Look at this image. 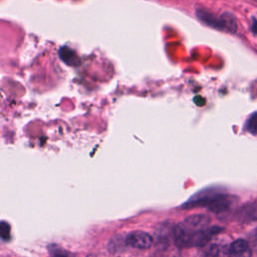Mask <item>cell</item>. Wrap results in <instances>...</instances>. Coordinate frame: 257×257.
Here are the masks:
<instances>
[{"label": "cell", "mask_w": 257, "mask_h": 257, "mask_svg": "<svg viewBox=\"0 0 257 257\" xmlns=\"http://www.w3.org/2000/svg\"><path fill=\"white\" fill-rule=\"evenodd\" d=\"M235 199L228 195H216L211 198L203 200V205H206L210 210L214 212H222L230 208L235 202Z\"/></svg>", "instance_id": "3"}, {"label": "cell", "mask_w": 257, "mask_h": 257, "mask_svg": "<svg viewBox=\"0 0 257 257\" xmlns=\"http://www.w3.org/2000/svg\"><path fill=\"white\" fill-rule=\"evenodd\" d=\"M216 230L210 227V219L207 216L193 215L174 228L173 236L180 248L202 247L213 238Z\"/></svg>", "instance_id": "1"}, {"label": "cell", "mask_w": 257, "mask_h": 257, "mask_svg": "<svg viewBox=\"0 0 257 257\" xmlns=\"http://www.w3.org/2000/svg\"><path fill=\"white\" fill-rule=\"evenodd\" d=\"M197 257H229V246L220 239H211L202 246Z\"/></svg>", "instance_id": "2"}, {"label": "cell", "mask_w": 257, "mask_h": 257, "mask_svg": "<svg viewBox=\"0 0 257 257\" xmlns=\"http://www.w3.org/2000/svg\"><path fill=\"white\" fill-rule=\"evenodd\" d=\"M177 245H172V244H162L159 246L156 251L154 252L152 257H182L181 251Z\"/></svg>", "instance_id": "7"}, {"label": "cell", "mask_w": 257, "mask_h": 257, "mask_svg": "<svg viewBox=\"0 0 257 257\" xmlns=\"http://www.w3.org/2000/svg\"><path fill=\"white\" fill-rule=\"evenodd\" d=\"M245 127L249 133L257 135V111L250 115L245 123Z\"/></svg>", "instance_id": "8"}, {"label": "cell", "mask_w": 257, "mask_h": 257, "mask_svg": "<svg viewBox=\"0 0 257 257\" xmlns=\"http://www.w3.org/2000/svg\"><path fill=\"white\" fill-rule=\"evenodd\" d=\"M252 31L257 34V19H253V22H252Z\"/></svg>", "instance_id": "9"}, {"label": "cell", "mask_w": 257, "mask_h": 257, "mask_svg": "<svg viewBox=\"0 0 257 257\" xmlns=\"http://www.w3.org/2000/svg\"><path fill=\"white\" fill-rule=\"evenodd\" d=\"M196 14H197L198 18L205 24H207L213 28L226 31V25H225L223 15H221L220 17H217L213 13H211L208 10H205L203 8L198 9Z\"/></svg>", "instance_id": "5"}, {"label": "cell", "mask_w": 257, "mask_h": 257, "mask_svg": "<svg viewBox=\"0 0 257 257\" xmlns=\"http://www.w3.org/2000/svg\"><path fill=\"white\" fill-rule=\"evenodd\" d=\"M251 248L243 239H238L229 246V257H251Z\"/></svg>", "instance_id": "6"}, {"label": "cell", "mask_w": 257, "mask_h": 257, "mask_svg": "<svg viewBox=\"0 0 257 257\" xmlns=\"http://www.w3.org/2000/svg\"><path fill=\"white\" fill-rule=\"evenodd\" d=\"M125 242L131 247L137 249H148L153 244V238L146 232L134 231L126 236Z\"/></svg>", "instance_id": "4"}]
</instances>
